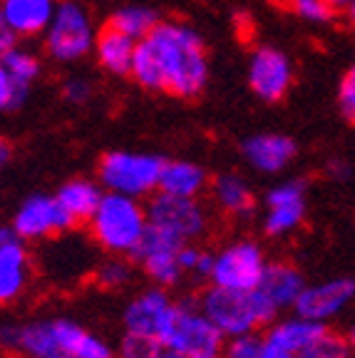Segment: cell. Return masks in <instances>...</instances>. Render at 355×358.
<instances>
[{"label": "cell", "instance_id": "6da1fadb", "mask_svg": "<svg viewBox=\"0 0 355 358\" xmlns=\"http://www.w3.org/2000/svg\"><path fill=\"white\" fill-rule=\"evenodd\" d=\"M145 40L159 62L164 92L182 100L201 95L209 80V60L204 40L196 30L184 22H157Z\"/></svg>", "mask_w": 355, "mask_h": 358}, {"label": "cell", "instance_id": "7a4b0ae2", "mask_svg": "<svg viewBox=\"0 0 355 358\" xmlns=\"http://www.w3.org/2000/svg\"><path fill=\"white\" fill-rule=\"evenodd\" d=\"M196 303L226 338L271 326L281 313L259 286L251 291H231L211 284Z\"/></svg>", "mask_w": 355, "mask_h": 358}, {"label": "cell", "instance_id": "3957f363", "mask_svg": "<svg viewBox=\"0 0 355 358\" xmlns=\"http://www.w3.org/2000/svg\"><path fill=\"white\" fill-rule=\"evenodd\" d=\"M87 224L92 239L105 252L132 257L150 227V217H147V207H142L137 196L107 192L102 194Z\"/></svg>", "mask_w": 355, "mask_h": 358}, {"label": "cell", "instance_id": "277c9868", "mask_svg": "<svg viewBox=\"0 0 355 358\" xmlns=\"http://www.w3.org/2000/svg\"><path fill=\"white\" fill-rule=\"evenodd\" d=\"M164 162L167 159L145 152H110L100 162V182L110 192L139 199L159 189Z\"/></svg>", "mask_w": 355, "mask_h": 358}, {"label": "cell", "instance_id": "5b68a950", "mask_svg": "<svg viewBox=\"0 0 355 358\" xmlns=\"http://www.w3.org/2000/svg\"><path fill=\"white\" fill-rule=\"evenodd\" d=\"M164 346L184 358H224L226 336L201 311L199 303H179Z\"/></svg>", "mask_w": 355, "mask_h": 358}, {"label": "cell", "instance_id": "8992f818", "mask_svg": "<svg viewBox=\"0 0 355 358\" xmlns=\"http://www.w3.org/2000/svg\"><path fill=\"white\" fill-rule=\"evenodd\" d=\"M45 48L60 62H75L94 48V28L87 10L73 0L57 3L55 15L45 30Z\"/></svg>", "mask_w": 355, "mask_h": 358}, {"label": "cell", "instance_id": "52a82bcc", "mask_svg": "<svg viewBox=\"0 0 355 358\" xmlns=\"http://www.w3.org/2000/svg\"><path fill=\"white\" fill-rule=\"evenodd\" d=\"M266 266L268 259L261 246L256 241L239 239L224 246L219 254H214V266H211L209 281L214 286H222V289L251 291L261 284Z\"/></svg>", "mask_w": 355, "mask_h": 358}, {"label": "cell", "instance_id": "ba28073f", "mask_svg": "<svg viewBox=\"0 0 355 358\" xmlns=\"http://www.w3.org/2000/svg\"><path fill=\"white\" fill-rule=\"evenodd\" d=\"M184 239H179L172 231L161 229L150 224L139 241L137 252L132 254V259L139 264V268L147 274V279L152 284L169 289V286L179 284L184 279V268L179 264V249H182Z\"/></svg>", "mask_w": 355, "mask_h": 358}, {"label": "cell", "instance_id": "9c48e42d", "mask_svg": "<svg viewBox=\"0 0 355 358\" xmlns=\"http://www.w3.org/2000/svg\"><path fill=\"white\" fill-rule=\"evenodd\" d=\"M179 303L167 294V289L154 286L132 299L124 308V331L127 334L147 336L164 346L169 329L174 324Z\"/></svg>", "mask_w": 355, "mask_h": 358}, {"label": "cell", "instance_id": "30bf717a", "mask_svg": "<svg viewBox=\"0 0 355 358\" xmlns=\"http://www.w3.org/2000/svg\"><path fill=\"white\" fill-rule=\"evenodd\" d=\"M147 217H150V224L172 231L184 241L199 239L209 229V212L196 196H174L159 192L150 201Z\"/></svg>", "mask_w": 355, "mask_h": 358}, {"label": "cell", "instance_id": "8fae6325", "mask_svg": "<svg viewBox=\"0 0 355 358\" xmlns=\"http://www.w3.org/2000/svg\"><path fill=\"white\" fill-rule=\"evenodd\" d=\"M75 219L62 209L57 196L48 194H33L17 207L13 217V229L17 231L22 241H40L48 236L62 234L73 229Z\"/></svg>", "mask_w": 355, "mask_h": 358}, {"label": "cell", "instance_id": "7c38bea8", "mask_svg": "<svg viewBox=\"0 0 355 358\" xmlns=\"http://www.w3.org/2000/svg\"><path fill=\"white\" fill-rule=\"evenodd\" d=\"M0 348L8 353H25L30 358H70L57 338L52 319L0 326Z\"/></svg>", "mask_w": 355, "mask_h": 358}, {"label": "cell", "instance_id": "4fadbf2b", "mask_svg": "<svg viewBox=\"0 0 355 358\" xmlns=\"http://www.w3.org/2000/svg\"><path fill=\"white\" fill-rule=\"evenodd\" d=\"M249 85L263 102H278L294 85V65L276 48H259L249 62Z\"/></svg>", "mask_w": 355, "mask_h": 358}, {"label": "cell", "instance_id": "5bb4252c", "mask_svg": "<svg viewBox=\"0 0 355 358\" xmlns=\"http://www.w3.org/2000/svg\"><path fill=\"white\" fill-rule=\"evenodd\" d=\"M305 219V185L300 179L281 182L266 194L263 229L268 236H289Z\"/></svg>", "mask_w": 355, "mask_h": 358}, {"label": "cell", "instance_id": "9a60e30c", "mask_svg": "<svg viewBox=\"0 0 355 358\" xmlns=\"http://www.w3.org/2000/svg\"><path fill=\"white\" fill-rule=\"evenodd\" d=\"M353 299H355V281L340 276V279H328L321 281V284H305V289L300 291V296L294 308L298 316L328 324L338 313H343Z\"/></svg>", "mask_w": 355, "mask_h": 358}, {"label": "cell", "instance_id": "2e32d148", "mask_svg": "<svg viewBox=\"0 0 355 358\" xmlns=\"http://www.w3.org/2000/svg\"><path fill=\"white\" fill-rule=\"evenodd\" d=\"M296 152H298L296 142L286 134L276 132L256 134L244 142V157L249 159L251 167L263 174H276L286 169L296 157Z\"/></svg>", "mask_w": 355, "mask_h": 358}, {"label": "cell", "instance_id": "e0dca14e", "mask_svg": "<svg viewBox=\"0 0 355 358\" xmlns=\"http://www.w3.org/2000/svg\"><path fill=\"white\" fill-rule=\"evenodd\" d=\"M30 276V257L20 236L0 244V306L20 296Z\"/></svg>", "mask_w": 355, "mask_h": 358}, {"label": "cell", "instance_id": "ac0fdd59", "mask_svg": "<svg viewBox=\"0 0 355 358\" xmlns=\"http://www.w3.org/2000/svg\"><path fill=\"white\" fill-rule=\"evenodd\" d=\"M55 0H0V15L15 35H40L55 15Z\"/></svg>", "mask_w": 355, "mask_h": 358}, {"label": "cell", "instance_id": "d6986e66", "mask_svg": "<svg viewBox=\"0 0 355 358\" xmlns=\"http://www.w3.org/2000/svg\"><path fill=\"white\" fill-rule=\"evenodd\" d=\"M259 289L276 303L278 311H283V308L296 306L300 291L305 289V279L294 264L276 262L266 266V274H263Z\"/></svg>", "mask_w": 355, "mask_h": 358}, {"label": "cell", "instance_id": "ffe728a7", "mask_svg": "<svg viewBox=\"0 0 355 358\" xmlns=\"http://www.w3.org/2000/svg\"><path fill=\"white\" fill-rule=\"evenodd\" d=\"M326 329H328V324L305 319V316H298V313H296V316H291V319L273 321V324L268 326L266 336L273 343H278L281 348H286V351H291L294 356H298V353L303 351L305 346H311Z\"/></svg>", "mask_w": 355, "mask_h": 358}, {"label": "cell", "instance_id": "44dd1931", "mask_svg": "<svg viewBox=\"0 0 355 358\" xmlns=\"http://www.w3.org/2000/svg\"><path fill=\"white\" fill-rule=\"evenodd\" d=\"M94 48H97V60H100V65L105 67L107 73L127 75L129 67H132L134 50H137V40L107 25L94 40Z\"/></svg>", "mask_w": 355, "mask_h": 358}, {"label": "cell", "instance_id": "7402d4cb", "mask_svg": "<svg viewBox=\"0 0 355 358\" xmlns=\"http://www.w3.org/2000/svg\"><path fill=\"white\" fill-rule=\"evenodd\" d=\"M206 187L204 167L187 159H172L164 162L159 177V192L174 196H199Z\"/></svg>", "mask_w": 355, "mask_h": 358}, {"label": "cell", "instance_id": "603a6c76", "mask_svg": "<svg viewBox=\"0 0 355 358\" xmlns=\"http://www.w3.org/2000/svg\"><path fill=\"white\" fill-rule=\"evenodd\" d=\"M55 196L62 204V209L75 219V224H80L89 222V217L102 199V189L100 185H94L89 179H70L57 189Z\"/></svg>", "mask_w": 355, "mask_h": 358}, {"label": "cell", "instance_id": "cb8c5ba5", "mask_svg": "<svg viewBox=\"0 0 355 358\" xmlns=\"http://www.w3.org/2000/svg\"><path fill=\"white\" fill-rule=\"evenodd\" d=\"M214 199L219 209L231 217H246L254 209V194H251L246 179L239 174H222L214 182Z\"/></svg>", "mask_w": 355, "mask_h": 358}, {"label": "cell", "instance_id": "d4e9b609", "mask_svg": "<svg viewBox=\"0 0 355 358\" xmlns=\"http://www.w3.org/2000/svg\"><path fill=\"white\" fill-rule=\"evenodd\" d=\"M157 13L152 8H145V6H129V8H122V10H117L115 15L110 17V25L119 33L129 35L132 40H145L152 30L157 28Z\"/></svg>", "mask_w": 355, "mask_h": 358}, {"label": "cell", "instance_id": "484cf974", "mask_svg": "<svg viewBox=\"0 0 355 358\" xmlns=\"http://www.w3.org/2000/svg\"><path fill=\"white\" fill-rule=\"evenodd\" d=\"M129 75H132L134 83H137L139 87L152 90V92H161V90H164V80H161L159 62H157L154 52H152V48H150V43H147V40H139V43H137V50H134Z\"/></svg>", "mask_w": 355, "mask_h": 358}, {"label": "cell", "instance_id": "4316f807", "mask_svg": "<svg viewBox=\"0 0 355 358\" xmlns=\"http://www.w3.org/2000/svg\"><path fill=\"white\" fill-rule=\"evenodd\" d=\"M296 358H350L348 338L343 334L326 329L311 346H305Z\"/></svg>", "mask_w": 355, "mask_h": 358}, {"label": "cell", "instance_id": "83f0119b", "mask_svg": "<svg viewBox=\"0 0 355 358\" xmlns=\"http://www.w3.org/2000/svg\"><path fill=\"white\" fill-rule=\"evenodd\" d=\"M134 266L132 262L122 257V254H112V259H107L105 264L97 266V284L105 289H122L132 281Z\"/></svg>", "mask_w": 355, "mask_h": 358}, {"label": "cell", "instance_id": "f1b7e54d", "mask_svg": "<svg viewBox=\"0 0 355 358\" xmlns=\"http://www.w3.org/2000/svg\"><path fill=\"white\" fill-rule=\"evenodd\" d=\"M0 60L6 62V67L10 70L13 78H15L20 85H25V87H30V85L38 80L40 62H38V57H35L33 52L20 50V48H13V50L6 52V55L0 57Z\"/></svg>", "mask_w": 355, "mask_h": 358}, {"label": "cell", "instance_id": "f546056e", "mask_svg": "<svg viewBox=\"0 0 355 358\" xmlns=\"http://www.w3.org/2000/svg\"><path fill=\"white\" fill-rule=\"evenodd\" d=\"M179 264H182L184 274H196L201 279H209L211 266H214V254L204 252L191 241H184L182 249H179Z\"/></svg>", "mask_w": 355, "mask_h": 358}, {"label": "cell", "instance_id": "4dcf8cb0", "mask_svg": "<svg viewBox=\"0 0 355 358\" xmlns=\"http://www.w3.org/2000/svg\"><path fill=\"white\" fill-rule=\"evenodd\" d=\"M25 95H28V87L17 83L6 67V62L0 60V112L17 110L22 105V100H25Z\"/></svg>", "mask_w": 355, "mask_h": 358}, {"label": "cell", "instance_id": "1f68e13d", "mask_svg": "<svg viewBox=\"0 0 355 358\" xmlns=\"http://www.w3.org/2000/svg\"><path fill=\"white\" fill-rule=\"evenodd\" d=\"M161 343L154 338H147V336L127 334L117 348V358H157L161 351Z\"/></svg>", "mask_w": 355, "mask_h": 358}, {"label": "cell", "instance_id": "d6a6232c", "mask_svg": "<svg viewBox=\"0 0 355 358\" xmlns=\"http://www.w3.org/2000/svg\"><path fill=\"white\" fill-rule=\"evenodd\" d=\"M289 8L308 22H328L335 13L328 0H289Z\"/></svg>", "mask_w": 355, "mask_h": 358}, {"label": "cell", "instance_id": "836d02e7", "mask_svg": "<svg viewBox=\"0 0 355 358\" xmlns=\"http://www.w3.org/2000/svg\"><path fill=\"white\" fill-rule=\"evenodd\" d=\"M338 105L345 117H348L350 122H355V65H350L348 73H345L343 80H340Z\"/></svg>", "mask_w": 355, "mask_h": 358}, {"label": "cell", "instance_id": "e575fe53", "mask_svg": "<svg viewBox=\"0 0 355 358\" xmlns=\"http://www.w3.org/2000/svg\"><path fill=\"white\" fill-rule=\"evenodd\" d=\"M62 95H65L67 102H73V105H82L92 97V87H89L87 80L82 78H73L67 80L65 87H62Z\"/></svg>", "mask_w": 355, "mask_h": 358}, {"label": "cell", "instance_id": "d590c367", "mask_svg": "<svg viewBox=\"0 0 355 358\" xmlns=\"http://www.w3.org/2000/svg\"><path fill=\"white\" fill-rule=\"evenodd\" d=\"M251 358H296V356L291 351H286V348H281L278 343H273L271 338H268V336L263 334L261 346L256 348V353Z\"/></svg>", "mask_w": 355, "mask_h": 358}, {"label": "cell", "instance_id": "8d00e7d4", "mask_svg": "<svg viewBox=\"0 0 355 358\" xmlns=\"http://www.w3.org/2000/svg\"><path fill=\"white\" fill-rule=\"evenodd\" d=\"M15 30L10 28L6 22V17L0 15V57L6 55V52H10L13 48H15Z\"/></svg>", "mask_w": 355, "mask_h": 358}, {"label": "cell", "instance_id": "74e56055", "mask_svg": "<svg viewBox=\"0 0 355 358\" xmlns=\"http://www.w3.org/2000/svg\"><path fill=\"white\" fill-rule=\"evenodd\" d=\"M328 174L333 179H338V182H345V179H350V167L345 162H340V159L338 162L333 159V162L328 164Z\"/></svg>", "mask_w": 355, "mask_h": 358}, {"label": "cell", "instance_id": "f35d334b", "mask_svg": "<svg viewBox=\"0 0 355 358\" xmlns=\"http://www.w3.org/2000/svg\"><path fill=\"white\" fill-rule=\"evenodd\" d=\"M10 157H13V150L10 145H8L6 140H0V169L6 167L8 162H10Z\"/></svg>", "mask_w": 355, "mask_h": 358}, {"label": "cell", "instance_id": "ab89813d", "mask_svg": "<svg viewBox=\"0 0 355 358\" xmlns=\"http://www.w3.org/2000/svg\"><path fill=\"white\" fill-rule=\"evenodd\" d=\"M345 20H348V25L355 30V0L350 3L348 8H345Z\"/></svg>", "mask_w": 355, "mask_h": 358}, {"label": "cell", "instance_id": "60d3db41", "mask_svg": "<svg viewBox=\"0 0 355 358\" xmlns=\"http://www.w3.org/2000/svg\"><path fill=\"white\" fill-rule=\"evenodd\" d=\"M157 358H184V356H182V353L174 351V348H167V346H164V348L159 351V356H157Z\"/></svg>", "mask_w": 355, "mask_h": 358}, {"label": "cell", "instance_id": "b9f144b4", "mask_svg": "<svg viewBox=\"0 0 355 358\" xmlns=\"http://www.w3.org/2000/svg\"><path fill=\"white\" fill-rule=\"evenodd\" d=\"M345 338H348V348H350V356L355 358V326H353V329L348 331V334H345Z\"/></svg>", "mask_w": 355, "mask_h": 358}, {"label": "cell", "instance_id": "7bdbcfd3", "mask_svg": "<svg viewBox=\"0 0 355 358\" xmlns=\"http://www.w3.org/2000/svg\"><path fill=\"white\" fill-rule=\"evenodd\" d=\"M328 3H331V6H333L335 10H338V8H343V10H345V8H348L350 3H353V0H328Z\"/></svg>", "mask_w": 355, "mask_h": 358}, {"label": "cell", "instance_id": "ee69618b", "mask_svg": "<svg viewBox=\"0 0 355 358\" xmlns=\"http://www.w3.org/2000/svg\"><path fill=\"white\" fill-rule=\"evenodd\" d=\"M266 3H271V6H289V0H266Z\"/></svg>", "mask_w": 355, "mask_h": 358}, {"label": "cell", "instance_id": "f6af8a7d", "mask_svg": "<svg viewBox=\"0 0 355 358\" xmlns=\"http://www.w3.org/2000/svg\"><path fill=\"white\" fill-rule=\"evenodd\" d=\"M10 358H30V356H25V353H10Z\"/></svg>", "mask_w": 355, "mask_h": 358}]
</instances>
